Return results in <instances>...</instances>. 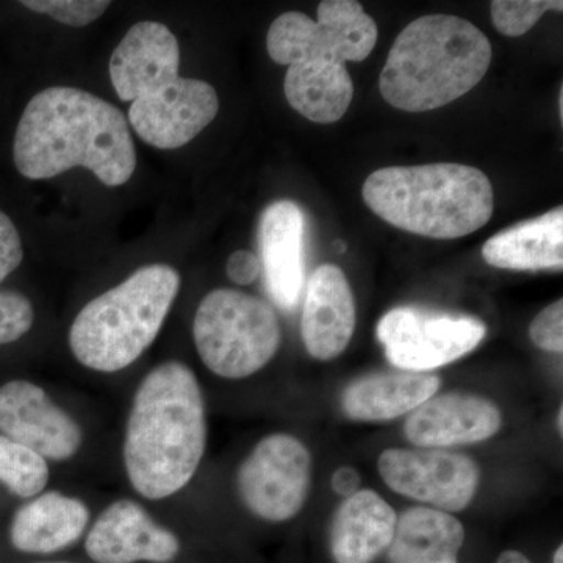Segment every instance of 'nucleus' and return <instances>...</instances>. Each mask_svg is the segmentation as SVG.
I'll return each mask as SVG.
<instances>
[{"mask_svg":"<svg viewBox=\"0 0 563 563\" xmlns=\"http://www.w3.org/2000/svg\"><path fill=\"white\" fill-rule=\"evenodd\" d=\"M13 158L31 180L51 179L81 166L107 187L131 180L136 151L129 122L113 103L70 87H52L25 107Z\"/></svg>","mask_w":563,"mask_h":563,"instance_id":"f257e3e1","label":"nucleus"},{"mask_svg":"<svg viewBox=\"0 0 563 563\" xmlns=\"http://www.w3.org/2000/svg\"><path fill=\"white\" fill-rule=\"evenodd\" d=\"M206 406L195 373L180 362L152 369L136 390L125 432L132 487L147 499L181 490L206 453Z\"/></svg>","mask_w":563,"mask_h":563,"instance_id":"f03ea898","label":"nucleus"},{"mask_svg":"<svg viewBox=\"0 0 563 563\" xmlns=\"http://www.w3.org/2000/svg\"><path fill=\"white\" fill-rule=\"evenodd\" d=\"M492 57L490 41L472 22L450 14L418 18L393 43L380 92L398 110L440 109L472 91Z\"/></svg>","mask_w":563,"mask_h":563,"instance_id":"7ed1b4c3","label":"nucleus"},{"mask_svg":"<svg viewBox=\"0 0 563 563\" xmlns=\"http://www.w3.org/2000/svg\"><path fill=\"white\" fill-rule=\"evenodd\" d=\"M362 195L380 220L437 240L479 231L495 209L490 179L457 163L377 169L363 184Z\"/></svg>","mask_w":563,"mask_h":563,"instance_id":"20e7f679","label":"nucleus"},{"mask_svg":"<svg viewBox=\"0 0 563 563\" xmlns=\"http://www.w3.org/2000/svg\"><path fill=\"white\" fill-rule=\"evenodd\" d=\"M179 288L176 269L150 265L92 299L70 325L74 357L95 372L128 368L157 339Z\"/></svg>","mask_w":563,"mask_h":563,"instance_id":"39448f33","label":"nucleus"},{"mask_svg":"<svg viewBox=\"0 0 563 563\" xmlns=\"http://www.w3.org/2000/svg\"><path fill=\"white\" fill-rule=\"evenodd\" d=\"M192 336L207 368L225 379H244L261 372L282 342L273 307L229 288L211 291L202 299Z\"/></svg>","mask_w":563,"mask_h":563,"instance_id":"423d86ee","label":"nucleus"},{"mask_svg":"<svg viewBox=\"0 0 563 563\" xmlns=\"http://www.w3.org/2000/svg\"><path fill=\"white\" fill-rule=\"evenodd\" d=\"M313 21L288 11L273 22L266 38L269 57L279 65L333 60L363 62L377 43L376 22L355 0H322Z\"/></svg>","mask_w":563,"mask_h":563,"instance_id":"0eeeda50","label":"nucleus"},{"mask_svg":"<svg viewBox=\"0 0 563 563\" xmlns=\"http://www.w3.org/2000/svg\"><path fill=\"white\" fill-rule=\"evenodd\" d=\"M377 339L396 368L426 373L476 350L485 339V325L462 314L399 307L384 314Z\"/></svg>","mask_w":563,"mask_h":563,"instance_id":"6e6552de","label":"nucleus"},{"mask_svg":"<svg viewBox=\"0 0 563 563\" xmlns=\"http://www.w3.org/2000/svg\"><path fill=\"white\" fill-rule=\"evenodd\" d=\"M309 450L295 437L263 439L240 466L239 490L247 509L263 520L287 521L302 509L310 487Z\"/></svg>","mask_w":563,"mask_h":563,"instance_id":"1a4fd4ad","label":"nucleus"},{"mask_svg":"<svg viewBox=\"0 0 563 563\" xmlns=\"http://www.w3.org/2000/svg\"><path fill=\"white\" fill-rule=\"evenodd\" d=\"M379 473L393 492L446 514L470 506L481 481L479 466L468 455L428 448L384 451Z\"/></svg>","mask_w":563,"mask_h":563,"instance_id":"9d476101","label":"nucleus"},{"mask_svg":"<svg viewBox=\"0 0 563 563\" xmlns=\"http://www.w3.org/2000/svg\"><path fill=\"white\" fill-rule=\"evenodd\" d=\"M220 99L207 81L177 77L161 90L136 99L129 122L141 140L158 150L190 143L217 118Z\"/></svg>","mask_w":563,"mask_h":563,"instance_id":"9b49d317","label":"nucleus"},{"mask_svg":"<svg viewBox=\"0 0 563 563\" xmlns=\"http://www.w3.org/2000/svg\"><path fill=\"white\" fill-rule=\"evenodd\" d=\"M0 432L51 461L73 457L81 443L77 422L43 388L27 380L0 387Z\"/></svg>","mask_w":563,"mask_h":563,"instance_id":"f8f14e48","label":"nucleus"},{"mask_svg":"<svg viewBox=\"0 0 563 563\" xmlns=\"http://www.w3.org/2000/svg\"><path fill=\"white\" fill-rule=\"evenodd\" d=\"M85 550L98 563H172L180 553V543L140 504L121 499L96 520Z\"/></svg>","mask_w":563,"mask_h":563,"instance_id":"ddd939ff","label":"nucleus"},{"mask_svg":"<svg viewBox=\"0 0 563 563\" xmlns=\"http://www.w3.org/2000/svg\"><path fill=\"white\" fill-rule=\"evenodd\" d=\"M180 49L176 36L162 22L133 25L110 60V79L121 101L146 98L180 77Z\"/></svg>","mask_w":563,"mask_h":563,"instance_id":"4468645a","label":"nucleus"},{"mask_svg":"<svg viewBox=\"0 0 563 563\" xmlns=\"http://www.w3.org/2000/svg\"><path fill=\"white\" fill-rule=\"evenodd\" d=\"M498 407L476 395L432 396L410 413L404 432L410 443L428 450L484 442L499 431Z\"/></svg>","mask_w":563,"mask_h":563,"instance_id":"2eb2a0df","label":"nucleus"},{"mask_svg":"<svg viewBox=\"0 0 563 563\" xmlns=\"http://www.w3.org/2000/svg\"><path fill=\"white\" fill-rule=\"evenodd\" d=\"M306 217L298 203L274 202L263 211L258 242L262 272L269 296L280 309L292 310L303 288Z\"/></svg>","mask_w":563,"mask_h":563,"instance_id":"dca6fc26","label":"nucleus"},{"mask_svg":"<svg viewBox=\"0 0 563 563\" xmlns=\"http://www.w3.org/2000/svg\"><path fill=\"white\" fill-rule=\"evenodd\" d=\"M355 329V299L339 266L321 265L307 284L302 340L318 361L339 357Z\"/></svg>","mask_w":563,"mask_h":563,"instance_id":"f3484780","label":"nucleus"},{"mask_svg":"<svg viewBox=\"0 0 563 563\" xmlns=\"http://www.w3.org/2000/svg\"><path fill=\"white\" fill-rule=\"evenodd\" d=\"M396 517L376 492L361 490L344 499L333 517L331 551L336 563H372L395 537Z\"/></svg>","mask_w":563,"mask_h":563,"instance_id":"a211bd4d","label":"nucleus"},{"mask_svg":"<svg viewBox=\"0 0 563 563\" xmlns=\"http://www.w3.org/2000/svg\"><path fill=\"white\" fill-rule=\"evenodd\" d=\"M440 379L431 373L390 372L372 374L347 385L343 409L357 421H388L413 412L435 396Z\"/></svg>","mask_w":563,"mask_h":563,"instance_id":"6ab92c4d","label":"nucleus"},{"mask_svg":"<svg viewBox=\"0 0 563 563\" xmlns=\"http://www.w3.org/2000/svg\"><path fill=\"white\" fill-rule=\"evenodd\" d=\"M90 514L79 499L44 493L14 515L10 540L21 553L51 554L76 542Z\"/></svg>","mask_w":563,"mask_h":563,"instance_id":"aec40b11","label":"nucleus"},{"mask_svg":"<svg viewBox=\"0 0 563 563\" xmlns=\"http://www.w3.org/2000/svg\"><path fill=\"white\" fill-rule=\"evenodd\" d=\"M484 261L512 272H543L563 266V209L520 222L484 244Z\"/></svg>","mask_w":563,"mask_h":563,"instance_id":"412c9836","label":"nucleus"},{"mask_svg":"<svg viewBox=\"0 0 563 563\" xmlns=\"http://www.w3.org/2000/svg\"><path fill=\"white\" fill-rule=\"evenodd\" d=\"M288 103L318 124L342 120L354 98V84L342 62L318 60L295 63L285 76Z\"/></svg>","mask_w":563,"mask_h":563,"instance_id":"4be33fe9","label":"nucleus"},{"mask_svg":"<svg viewBox=\"0 0 563 563\" xmlns=\"http://www.w3.org/2000/svg\"><path fill=\"white\" fill-rule=\"evenodd\" d=\"M465 529L453 515L429 507L406 510L388 547L391 563H459Z\"/></svg>","mask_w":563,"mask_h":563,"instance_id":"5701e85b","label":"nucleus"},{"mask_svg":"<svg viewBox=\"0 0 563 563\" xmlns=\"http://www.w3.org/2000/svg\"><path fill=\"white\" fill-rule=\"evenodd\" d=\"M49 481L46 459L0 433V483L20 498H32Z\"/></svg>","mask_w":563,"mask_h":563,"instance_id":"b1692460","label":"nucleus"},{"mask_svg":"<svg viewBox=\"0 0 563 563\" xmlns=\"http://www.w3.org/2000/svg\"><path fill=\"white\" fill-rule=\"evenodd\" d=\"M551 10L562 11L561 0H495L490 7L496 31L510 38L526 35Z\"/></svg>","mask_w":563,"mask_h":563,"instance_id":"393cba45","label":"nucleus"},{"mask_svg":"<svg viewBox=\"0 0 563 563\" xmlns=\"http://www.w3.org/2000/svg\"><path fill=\"white\" fill-rule=\"evenodd\" d=\"M21 3L29 10L47 14L70 27H85L91 24L111 5L103 0H25Z\"/></svg>","mask_w":563,"mask_h":563,"instance_id":"a878e982","label":"nucleus"},{"mask_svg":"<svg viewBox=\"0 0 563 563\" xmlns=\"http://www.w3.org/2000/svg\"><path fill=\"white\" fill-rule=\"evenodd\" d=\"M35 312L31 301L16 291H0V344L18 342L31 331Z\"/></svg>","mask_w":563,"mask_h":563,"instance_id":"bb28decb","label":"nucleus"},{"mask_svg":"<svg viewBox=\"0 0 563 563\" xmlns=\"http://www.w3.org/2000/svg\"><path fill=\"white\" fill-rule=\"evenodd\" d=\"M531 340L540 350L563 351V301L559 299L537 314L529 329Z\"/></svg>","mask_w":563,"mask_h":563,"instance_id":"cd10ccee","label":"nucleus"},{"mask_svg":"<svg viewBox=\"0 0 563 563\" xmlns=\"http://www.w3.org/2000/svg\"><path fill=\"white\" fill-rule=\"evenodd\" d=\"M24 258L20 232L13 221L0 211V282L7 279Z\"/></svg>","mask_w":563,"mask_h":563,"instance_id":"c85d7f7f","label":"nucleus"},{"mask_svg":"<svg viewBox=\"0 0 563 563\" xmlns=\"http://www.w3.org/2000/svg\"><path fill=\"white\" fill-rule=\"evenodd\" d=\"M262 273V262L254 252H233L228 261L229 279L239 285H250L257 280Z\"/></svg>","mask_w":563,"mask_h":563,"instance_id":"c756f323","label":"nucleus"},{"mask_svg":"<svg viewBox=\"0 0 563 563\" xmlns=\"http://www.w3.org/2000/svg\"><path fill=\"white\" fill-rule=\"evenodd\" d=\"M358 485H361V476L351 466H343V468H339L333 473L332 488L340 496L350 498L354 493H357Z\"/></svg>","mask_w":563,"mask_h":563,"instance_id":"7c9ffc66","label":"nucleus"},{"mask_svg":"<svg viewBox=\"0 0 563 563\" xmlns=\"http://www.w3.org/2000/svg\"><path fill=\"white\" fill-rule=\"evenodd\" d=\"M496 563H532L526 558L525 554L518 553V551H506L499 555L498 561Z\"/></svg>","mask_w":563,"mask_h":563,"instance_id":"2f4dec72","label":"nucleus"},{"mask_svg":"<svg viewBox=\"0 0 563 563\" xmlns=\"http://www.w3.org/2000/svg\"><path fill=\"white\" fill-rule=\"evenodd\" d=\"M553 563H563V548L562 547H559L558 551H555Z\"/></svg>","mask_w":563,"mask_h":563,"instance_id":"473e14b6","label":"nucleus"},{"mask_svg":"<svg viewBox=\"0 0 563 563\" xmlns=\"http://www.w3.org/2000/svg\"><path fill=\"white\" fill-rule=\"evenodd\" d=\"M559 431H563V410H559Z\"/></svg>","mask_w":563,"mask_h":563,"instance_id":"72a5a7b5","label":"nucleus"},{"mask_svg":"<svg viewBox=\"0 0 563 563\" xmlns=\"http://www.w3.org/2000/svg\"><path fill=\"white\" fill-rule=\"evenodd\" d=\"M51 563H63V562H51Z\"/></svg>","mask_w":563,"mask_h":563,"instance_id":"f704fd0d","label":"nucleus"}]
</instances>
